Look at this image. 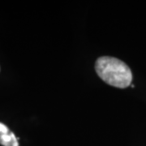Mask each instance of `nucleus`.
<instances>
[{"mask_svg":"<svg viewBox=\"0 0 146 146\" xmlns=\"http://www.w3.org/2000/svg\"><path fill=\"white\" fill-rule=\"evenodd\" d=\"M0 145L3 146H19L15 134L3 123H0Z\"/></svg>","mask_w":146,"mask_h":146,"instance_id":"2","label":"nucleus"},{"mask_svg":"<svg viewBox=\"0 0 146 146\" xmlns=\"http://www.w3.org/2000/svg\"><path fill=\"white\" fill-rule=\"evenodd\" d=\"M95 70L104 82L116 88L125 89L132 81V73L129 67L116 58L100 57L96 61Z\"/></svg>","mask_w":146,"mask_h":146,"instance_id":"1","label":"nucleus"}]
</instances>
